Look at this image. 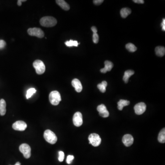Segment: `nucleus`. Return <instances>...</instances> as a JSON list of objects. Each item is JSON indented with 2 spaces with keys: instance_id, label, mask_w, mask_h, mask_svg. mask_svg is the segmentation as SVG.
<instances>
[{
  "instance_id": "27",
  "label": "nucleus",
  "mask_w": 165,
  "mask_h": 165,
  "mask_svg": "<svg viewBox=\"0 0 165 165\" xmlns=\"http://www.w3.org/2000/svg\"><path fill=\"white\" fill-rule=\"evenodd\" d=\"M64 153L63 151H60L59 152V161L60 162H62L63 161L64 159Z\"/></svg>"
},
{
  "instance_id": "26",
  "label": "nucleus",
  "mask_w": 165,
  "mask_h": 165,
  "mask_svg": "<svg viewBox=\"0 0 165 165\" xmlns=\"http://www.w3.org/2000/svg\"><path fill=\"white\" fill-rule=\"evenodd\" d=\"M99 35L97 33H93V41L94 43H95V44H97L99 42Z\"/></svg>"
},
{
  "instance_id": "17",
  "label": "nucleus",
  "mask_w": 165,
  "mask_h": 165,
  "mask_svg": "<svg viewBox=\"0 0 165 165\" xmlns=\"http://www.w3.org/2000/svg\"><path fill=\"white\" fill-rule=\"evenodd\" d=\"M155 54L158 57H162L165 55V48L164 47L159 46L155 49Z\"/></svg>"
},
{
  "instance_id": "34",
  "label": "nucleus",
  "mask_w": 165,
  "mask_h": 165,
  "mask_svg": "<svg viewBox=\"0 0 165 165\" xmlns=\"http://www.w3.org/2000/svg\"><path fill=\"white\" fill-rule=\"evenodd\" d=\"M26 1V0H18V6H21V5H22V2Z\"/></svg>"
},
{
  "instance_id": "8",
  "label": "nucleus",
  "mask_w": 165,
  "mask_h": 165,
  "mask_svg": "<svg viewBox=\"0 0 165 165\" xmlns=\"http://www.w3.org/2000/svg\"><path fill=\"white\" fill-rule=\"evenodd\" d=\"M27 127V124L23 121H18L16 122L13 125V128L14 130L20 131L25 130Z\"/></svg>"
},
{
  "instance_id": "20",
  "label": "nucleus",
  "mask_w": 165,
  "mask_h": 165,
  "mask_svg": "<svg viewBox=\"0 0 165 165\" xmlns=\"http://www.w3.org/2000/svg\"><path fill=\"white\" fill-rule=\"evenodd\" d=\"M131 13V10L129 8H122L120 11V14L122 18H126Z\"/></svg>"
},
{
  "instance_id": "1",
  "label": "nucleus",
  "mask_w": 165,
  "mask_h": 165,
  "mask_svg": "<svg viewBox=\"0 0 165 165\" xmlns=\"http://www.w3.org/2000/svg\"><path fill=\"white\" fill-rule=\"evenodd\" d=\"M40 24L43 27H52L57 24V20L54 17L46 16L41 18Z\"/></svg>"
},
{
  "instance_id": "5",
  "label": "nucleus",
  "mask_w": 165,
  "mask_h": 165,
  "mask_svg": "<svg viewBox=\"0 0 165 165\" xmlns=\"http://www.w3.org/2000/svg\"><path fill=\"white\" fill-rule=\"evenodd\" d=\"M89 143L93 146L97 147L101 144L102 139L98 134L96 133H92L89 136Z\"/></svg>"
},
{
  "instance_id": "33",
  "label": "nucleus",
  "mask_w": 165,
  "mask_h": 165,
  "mask_svg": "<svg viewBox=\"0 0 165 165\" xmlns=\"http://www.w3.org/2000/svg\"><path fill=\"white\" fill-rule=\"evenodd\" d=\"M91 30L93 33H97V29L95 26H93L91 27Z\"/></svg>"
},
{
  "instance_id": "19",
  "label": "nucleus",
  "mask_w": 165,
  "mask_h": 165,
  "mask_svg": "<svg viewBox=\"0 0 165 165\" xmlns=\"http://www.w3.org/2000/svg\"><path fill=\"white\" fill-rule=\"evenodd\" d=\"M130 104V102L127 100H124V99H121L119 101V102L117 103L118 105V109L119 110H122L123 109V108L126 106L129 105Z\"/></svg>"
},
{
  "instance_id": "13",
  "label": "nucleus",
  "mask_w": 165,
  "mask_h": 165,
  "mask_svg": "<svg viewBox=\"0 0 165 165\" xmlns=\"http://www.w3.org/2000/svg\"><path fill=\"white\" fill-rule=\"evenodd\" d=\"M72 85L77 92H80L82 91V85L78 79H74L72 81Z\"/></svg>"
},
{
  "instance_id": "28",
  "label": "nucleus",
  "mask_w": 165,
  "mask_h": 165,
  "mask_svg": "<svg viewBox=\"0 0 165 165\" xmlns=\"http://www.w3.org/2000/svg\"><path fill=\"white\" fill-rule=\"evenodd\" d=\"M74 158V155H68V156H67V160H66L67 163L69 164H71V163H72V161H73Z\"/></svg>"
},
{
  "instance_id": "29",
  "label": "nucleus",
  "mask_w": 165,
  "mask_h": 165,
  "mask_svg": "<svg viewBox=\"0 0 165 165\" xmlns=\"http://www.w3.org/2000/svg\"><path fill=\"white\" fill-rule=\"evenodd\" d=\"M6 45V43L4 40H0V50L5 48Z\"/></svg>"
},
{
  "instance_id": "9",
  "label": "nucleus",
  "mask_w": 165,
  "mask_h": 165,
  "mask_svg": "<svg viewBox=\"0 0 165 165\" xmlns=\"http://www.w3.org/2000/svg\"><path fill=\"white\" fill-rule=\"evenodd\" d=\"M73 122L74 125L75 126H81L82 125V116L81 113L80 112H77L74 114L73 116Z\"/></svg>"
},
{
  "instance_id": "3",
  "label": "nucleus",
  "mask_w": 165,
  "mask_h": 165,
  "mask_svg": "<svg viewBox=\"0 0 165 165\" xmlns=\"http://www.w3.org/2000/svg\"><path fill=\"white\" fill-rule=\"evenodd\" d=\"M49 98L50 102L54 105H58L62 100L60 93L56 91L51 92Z\"/></svg>"
},
{
  "instance_id": "30",
  "label": "nucleus",
  "mask_w": 165,
  "mask_h": 165,
  "mask_svg": "<svg viewBox=\"0 0 165 165\" xmlns=\"http://www.w3.org/2000/svg\"><path fill=\"white\" fill-rule=\"evenodd\" d=\"M103 0H95L93 2L95 5H100L103 2Z\"/></svg>"
},
{
  "instance_id": "11",
  "label": "nucleus",
  "mask_w": 165,
  "mask_h": 165,
  "mask_svg": "<svg viewBox=\"0 0 165 165\" xmlns=\"http://www.w3.org/2000/svg\"><path fill=\"white\" fill-rule=\"evenodd\" d=\"M97 110L99 113V115L103 117H108L109 116V113L107 108L103 104L100 105L97 108Z\"/></svg>"
},
{
  "instance_id": "4",
  "label": "nucleus",
  "mask_w": 165,
  "mask_h": 165,
  "mask_svg": "<svg viewBox=\"0 0 165 165\" xmlns=\"http://www.w3.org/2000/svg\"><path fill=\"white\" fill-rule=\"evenodd\" d=\"M33 67L35 69L36 73L38 74H42L46 71V66L44 63L41 60H35L33 63Z\"/></svg>"
},
{
  "instance_id": "10",
  "label": "nucleus",
  "mask_w": 165,
  "mask_h": 165,
  "mask_svg": "<svg viewBox=\"0 0 165 165\" xmlns=\"http://www.w3.org/2000/svg\"><path fill=\"white\" fill-rule=\"evenodd\" d=\"M146 105L144 102H140L137 104L134 107L135 113L138 115L144 113L146 110Z\"/></svg>"
},
{
  "instance_id": "7",
  "label": "nucleus",
  "mask_w": 165,
  "mask_h": 165,
  "mask_svg": "<svg viewBox=\"0 0 165 165\" xmlns=\"http://www.w3.org/2000/svg\"><path fill=\"white\" fill-rule=\"evenodd\" d=\"M28 33L30 36H36L39 38L44 37V33L40 28H29L28 29Z\"/></svg>"
},
{
  "instance_id": "16",
  "label": "nucleus",
  "mask_w": 165,
  "mask_h": 165,
  "mask_svg": "<svg viewBox=\"0 0 165 165\" xmlns=\"http://www.w3.org/2000/svg\"><path fill=\"white\" fill-rule=\"evenodd\" d=\"M56 3L63 10L68 11L70 9L69 5L64 0H57Z\"/></svg>"
},
{
  "instance_id": "24",
  "label": "nucleus",
  "mask_w": 165,
  "mask_h": 165,
  "mask_svg": "<svg viewBox=\"0 0 165 165\" xmlns=\"http://www.w3.org/2000/svg\"><path fill=\"white\" fill-rule=\"evenodd\" d=\"M65 44L68 47H77L78 45H79V43H78L77 41H74L72 40H70L69 41H66L65 43Z\"/></svg>"
},
{
  "instance_id": "22",
  "label": "nucleus",
  "mask_w": 165,
  "mask_h": 165,
  "mask_svg": "<svg viewBox=\"0 0 165 165\" xmlns=\"http://www.w3.org/2000/svg\"><path fill=\"white\" fill-rule=\"evenodd\" d=\"M108 86V82L105 81H104L101 84L98 85L97 87L101 92L105 93L106 91V87Z\"/></svg>"
},
{
  "instance_id": "18",
  "label": "nucleus",
  "mask_w": 165,
  "mask_h": 165,
  "mask_svg": "<svg viewBox=\"0 0 165 165\" xmlns=\"http://www.w3.org/2000/svg\"><path fill=\"white\" fill-rule=\"evenodd\" d=\"M134 74V71L131 70L126 71L124 73V75L123 77V80L125 83L128 82L129 78Z\"/></svg>"
},
{
  "instance_id": "6",
  "label": "nucleus",
  "mask_w": 165,
  "mask_h": 165,
  "mask_svg": "<svg viewBox=\"0 0 165 165\" xmlns=\"http://www.w3.org/2000/svg\"><path fill=\"white\" fill-rule=\"evenodd\" d=\"M19 150L26 159H29L31 156V148L27 144H23L19 146Z\"/></svg>"
},
{
  "instance_id": "32",
  "label": "nucleus",
  "mask_w": 165,
  "mask_h": 165,
  "mask_svg": "<svg viewBox=\"0 0 165 165\" xmlns=\"http://www.w3.org/2000/svg\"><path fill=\"white\" fill-rule=\"evenodd\" d=\"M161 26H162V30L165 31V18L163 19L162 23H161Z\"/></svg>"
},
{
  "instance_id": "31",
  "label": "nucleus",
  "mask_w": 165,
  "mask_h": 165,
  "mask_svg": "<svg viewBox=\"0 0 165 165\" xmlns=\"http://www.w3.org/2000/svg\"><path fill=\"white\" fill-rule=\"evenodd\" d=\"M133 2L138 4H143L144 3V1L143 0H133Z\"/></svg>"
},
{
  "instance_id": "21",
  "label": "nucleus",
  "mask_w": 165,
  "mask_h": 165,
  "mask_svg": "<svg viewBox=\"0 0 165 165\" xmlns=\"http://www.w3.org/2000/svg\"><path fill=\"white\" fill-rule=\"evenodd\" d=\"M158 141L161 143L165 142V129L163 128L159 133L158 137Z\"/></svg>"
},
{
  "instance_id": "35",
  "label": "nucleus",
  "mask_w": 165,
  "mask_h": 165,
  "mask_svg": "<svg viewBox=\"0 0 165 165\" xmlns=\"http://www.w3.org/2000/svg\"><path fill=\"white\" fill-rule=\"evenodd\" d=\"M14 165H21V163L19 162H17Z\"/></svg>"
},
{
  "instance_id": "14",
  "label": "nucleus",
  "mask_w": 165,
  "mask_h": 165,
  "mask_svg": "<svg viewBox=\"0 0 165 165\" xmlns=\"http://www.w3.org/2000/svg\"><path fill=\"white\" fill-rule=\"evenodd\" d=\"M104 63L105 68L101 69L100 70L101 73H104V74L107 73L108 71H110L113 67V64L110 61H105Z\"/></svg>"
},
{
  "instance_id": "15",
  "label": "nucleus",
  "mask_w": 165,
  "mask_h": 165,
  "mask_svg": "<svg viewBox=\"0 0 165 165\" xmlns=\"http://www.w3.org/2000/svg\"><path fill=\"white\" fill-rule=\"evenodd\" d=\"M6 113V102L3 99H0V115L4 116Z\"/></svg>"
},
{
  "instance_id": "23",
  "label": "nucleus",
  "mask_w": 165,
  "mask_h": 165,
  "mask_svg": "<svg viewBox=\"0 0 165 165\" xmlns=\"http://www.w3.org/2000/svg\"><path fill=\"white\" fill-rule=\"evenodd\" d=\"M126 48L129 52H133L137 50V47L132 43H128L126 45Z\"/></svg>"
},
{
  "instance_id": "2",
  "label": "nucleus",
  "mask_w": 165,
  "mask_h": 165,
  "mask_svg": "<svg viewBox=\"0 0 165 165\" xmlns=\"http://www.w3.org/2000/svg\"><path fill=\"white\" fill-rule=\"evenodd\" d=\"M44 137L45 140L51 144H55L57 140V138L55 133L49 129L45 131Z\"/></svg>"
},
{
  "instance_id": "12",
  "label": "nucleus",
  "mask_w": 165,
  "mask_h": 165,
  "mask_svg": "<svg viewBox=\"0 0 165 165\" xmlns=\"http://www.w3.org/2000/svg\"><path fill=\"white\" fill-rule=\"evenodd\" d=\"M122 141L126 146L129 147L132 145L133 144V138L130 134H125L122 138Z\"/></svg>"
},
{
  "instance_id": "25",
  "label": "nucleus",
  "mask_w": 165,
  "mask_h": 165,
  "mask_svg": "<svg viewBox=\"0 0 165 165\" xmlns=\"http://www.w3.org/2000/svg\"><path fill=\"white\" fill-rule=\"evenodd\" d=\"M36 90L35 88H30L27 91V94H26V98L29 99V98L31 97L35 93Z\"/></svg>"
}]
</instances>
